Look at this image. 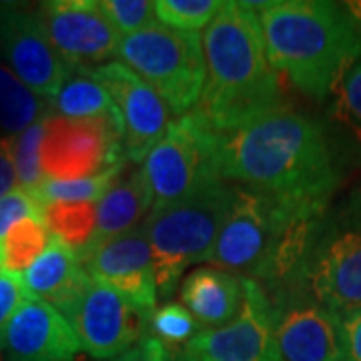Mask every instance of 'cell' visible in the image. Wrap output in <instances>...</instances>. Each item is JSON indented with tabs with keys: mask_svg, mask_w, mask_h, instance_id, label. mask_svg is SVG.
Here are the masks:
<instances>
[{
	"mask_svg": "<svg viewBox=\"0 0 361 361\" xmlns=\"http://www.w3.org/2000/svg\"><path fill=\"white\" fill-rule=\"evenodd\" d=\"M149 315L113 287L90 279L87 293L68 322L85 353L94 360L113 361L141 341Z\"/></svg>",
	"mask_w": 361,
	"mask_h": 361,
	"instance_id": "cell-12",
	"label": "cell"
},
{
	"mask_svg": "<svg viewBox=\"0 0 361 361\" xmlns=\"http://www.w3.org/2000/svg\"><path fill=\"white\" fill-rule=\"evenodd\" d=\"M269 361H345L341 317L310 297L273 301Z\"/></svg>",
	"mask_w": 361,
	"mask_h": 361,
	"instance_id": "cell-11",
	"label": "cell"
},
{
	"mask_svg": "<svg viewBox=\"0 0 361 361\" xmlns=\"http://www.w3.org/2000/svg\"><path fill=\"white\" fill-rule=\"evenodd\" d=\"M113 361H175V355L159 339L145 334L139 343Z\"/></svg>",
	"mask_w": 361,
	"mask_h": 361,
	"instance_id": "cell-33",
	"label": "cell"
},
{
	"mask_svg": "<svg viewBox=\"0 0 361 361\" xmlns=\"http://www.w3.org/2000/svg\"><path fill=\"white\" fill-rule=\"evenodd\" d=\"M201 42L207 75L197 109L217 133L281 106L279 73L269 63L257 13L247 2H223Z\"/></svg>",
	"mask_w": 361,
	"mask_h": 361,
	"instance_id": "cell-3",
	"label": "cell"
},
{
	"mask_svg": "<svg viewBox=\"0 0 361 361\" xmlns=\"http://www.w3.org/2000/svg\"><path fill=\"white\" fill-rule=\"evenodd\" d=\"M221 6V0H155L157 20L183 32H199L207 28Z\"/></svg>",
	"mask_w": 361,
	"mask_h": 361,
	"instance_id": "cell-27",
	"label": "cell"
},
{
	"mask_svg": "<svg viewBox=\"0 0 361 361\" xmlns=\"http://www.w3.org/2000/svg\"><path fill=\"white\" fill-rule=\"evenodd\" d=\"M219 163L225 180L271 195L311 217L329 207L339 183L319 123L283 104L219 133Z\"/></svg>",
	"mask_w": 361,
	"mask_h": 361,
	"instance_id": "cell-1",
	"label": "cell"
},
{
	"mask_svg": "<svg viewBox=\"0 0 361 361\" xmlns=\"http://www.w3.org/2000/svg\"><path fill=\"white\" fill-rule=\"evenodd\" d=\"M54 116L65 118H87V121H104L115 125L123 133L121 116L116 106L104 89L103 82L92 77L89 66H71L59 92L51 99Z\"/></svg>",
	"mask_w": 361,
	"mask_h": 361,
	"instance_id": "cell-21",
	"label": "cell"
},
{
	"mask_svg": "<svg viewBox=\"0 0 361 361\" xmlns=\"http://www.w3.org/2000/svg\"><path fill=\"white\" fill-rule=\"evenodd\" d=\"M245 279L239 315L219 329L201 331L175 353V361H269L273 301L253 279Z\"/></svg>",
	"mask_w": 361,
	"mask_h": 361,
	"instance_id": "cell-15",
	"label": "cell"
},
{
	"mask_svg": "<svg viewBox=\"0 0 361 361\" xmlns=\"http://www.w3.org/2000/svg\"><path fill=\"white\" fill-rule=\"evenodd\" d=\"M180 305L203 331L231 323L245 301V279L213 265L197 267L180 283Z\"/></svg>",
	"mask_w": 361,
	"mask_h": 361,
	"instance_id": "cell-19",
	"label": "cell"
},
{
	"mask_svg": "<svg viewBox=\"0 0 361 361\" xmlns=\"http://www.w3.org/2000/svg\"><path fill=\"white\" fill-rule=\"evenodd\" d=\"M348 11L351 13V16L355 18V23L361 28V0H355V2H345Z\"/></svg>",
	"mask_w": 361,
	"mask_h": 361,
	"instance_id": "cell-36",
	"label": "cell"
},
{
	"mask_svg": "<svg viewBox=\"0 0 361 361\" xmlns=\"http://www.w3.org/2000/svg\"><path fill=\"white\" fill-rule=\"evenodd\" d=\"M20 279L30 299L49 303L66 319H71L90 285V275L80 259L54 237L44 253L20 273Z\"/></svg>",
	"mask_w": 361,
	"mask_h": 361,
	"instance_id": "cell-18",
	"label": "cell"
},
{
	"mask_svg": "<svg viewBox=\"0 0 361 361\" xmlns=\"http://www.w3.org/2000/svg\"><path fill=\"white\" fill-rule=\"evenodd\" d=\"M39 16L54 51L71 66H101L116 56L121 35L99 0H51Z\"/></svg>",
	"mask_w": 361,
	"mask_h": 361,
	"instance_id": "cell-13",
	"label": "cell"
},
{
	"mask_svg": "<svg viewBox=\"0 0 361 361\" xmlns=\"http://www.w3.org/2000/svg\"><path fill=\"white\" fill-rule=\"evenodd\" d=\"M141 169L151 193V211L180 201L207 185L225 180L221 175L219 133L195 109L171 121Z\"/></svg>",
	"mask_w": 361,
	"mask_h": 361,
	"instance_id": "cell-8",
	"label": "cell"
},
{
	"mask_svg": "<svg viewBox=\"0 0 361 361\" xmlns=\"http://www.w3.org/2000/svg\"><path fill=\"white\" fill-rule=\"evenodd\" d=\"M116 56L155 90L173 115H187L201 103L207 71L199 32L149 26L123 37Z\"/></svg>",
	"mask_w": 361,
	"mask_h": 361,
	"instance_id": "cell-7",
	"label": "cell"
},
{
	"mask_svg": "<svg viewBox=\"0 0 361 361\" xmlns=\"http://www.w3.org/2000/svg\"><path fill=\"white\" fill-rule=\"evenodd\" d=\"M291 295L310 297L341 319L361 310V187L311 223Z\"/></svg>",
	"mask_w": 361,
	"mask_h": 361,
	"instance_id": "cell-5",
	"label": "cell"
},
{
	"mask_svg": "<svg viewBox=\"0 0 361 361\" xmlns=\"http://www.w3.org/2000/svg\"><path fill=\"white\" fill-rule=\"evenodd\" d=\"M42 221L51 237L68 247L80 259L97 233V205L94 203L44 205Z\"/></svg>",
	"mask_w": 361,
	"mask_h": 361,
	"instance_id": "cell-23",
	"label": "cell"
},
{
	"mask_svg": "<svg viewBox=\"0 0 361 361\" xmlns=\"http://www.w3.org/2000/svg\"><path fill=\"white\" fill-rule=\"evenodd\" d=\"M127 163L123 133L104 121L51 116L40 145L44 179L78 180Z\"/></svg>",
	"mask_w": 361,
	"mask_h": 361,
	"instance_id": "cell-9",
	"label": "cell"
},
{
	"mask_svg": "<svg viewBox=\"0 0 361 361\" xmlns=\"http://www.w3.org/2000/svg\"><path fill=\"white\" fill-rule=\"evenodd\" d=\"M259 16L273 68L315 101L361 61V28L345 4L327 0L247 2Z\"/></svg>",
	"mask_w": 361,
	"mask_h": 361,
	"instance_id": "cell-2",
	"label": "cell"
},
{
	"mask_svg": "<svg viewBox=\"0 0 361 361\" xmlns=\"http://www.w3.org/2000/svg\"><path fill=\"white\" fill-rule=\"evenodd\" d=\"M90 279L113 287L137 310L153 313L159 303L153 251L142 227L106 241L80 261Z\"/></svg>",
	"mask_w": 361,
	"mask_h": 361,
	"instance_id": "cell-16",
	"label": "cell"
},
{
	"mask_svg": "<svg viewBox=\"0 0 361 361\" xmlns=\"http://www.w3.org/2000/svg\"><path fill=\"white\" fill-rule=\"evenodd\" d=\"M0 59L26 87L49 101L71 68L54 51L39 11L18 2H0Z\"/></svg>",
	"mask_w": 361,
	"mask_h": 361,
	"instance_id": "cell-10",
	"label": "cell"
},
{
	"mask_svg": "<svg viewBox=\"0 0 361 361\" xmlns=\"http://www.w3.org/2000/svg\"><path fill=\"white\" fill-rule=\"evenodd\" d=\"M42 209L44 207L23 189H16L6 197H2L0 199V243L18 221L42 217Z\"/></svg>",
	"mask_w": 361,
	"mask_h": 361,
	"instance_id": "cell-31",
	"label": "cell"
},
{
	"mask_svg": "<svg viewBox=\"0 0 361 361\" xmlns=\"http://www.w3.org/2000/svg\"><path fill=\"white\" fill-rule=\"evenodd\" d=\"M106 18L113 23L121 37L141 32L149 26L159 25L155 2L151 0H99Z\"/></svg>",
	"mask_w": 361,
	"mask_h": 361,
	"instance_id": "cell-29",
	"label": "cell"
},
{
	"mask_svg": "<svg viewBox=\"0 0 361 361\" xmlns=\"http://www.w3.org/2000/svg\"><path fill=\"white\" fill-rule=\"evenodd\" d=\"M125 163L116 165L89 177V179L78 180H52L44 179L40 183V187L30 193L40 205H52V203H99V199L106 193V189L111 187V183L123 173Z\"/></svg>",
	"mask_w": 361,
	"mask_h": 361,
	"instance_id": "cell-25",
	"label": "cell"
},
{
	"mask_svg": "<svg viewBox=\"0 0 361 361\" xmlns=\"http://www.w3.org/2000/svg\"><path fill=\"white\" fill-rule=\"evenodd\" d=\"M8 361H77L82 351L71 322L52 305L26 299L0 341Z\"/></svg>",
	"mask_w": 361,
	"mask_h": 361,
	"instance_id": "cell-17",
	"label": "cell"
},
{
	"mask_svg": "<svg viewBox=\"0 0 361 361\" xmlns=\"http://www.w3.org/2000/svg\"><path fill=\"white\" fill-rule=\"evenodd\" d=\"M334 92H337V109L341 118L361 135V61L343 75Z\"/></svg>",
	"mask_w": 361,
	"mask_h": 361,
	"instance_id": "cell-30",
	"label": "cell"
},
{
	"mask_svg": "<svg viewBox=\"0 0 361 361\" xmlns=\"http://www.w3.org/2000/svg\"><path fill=\"white\" fill-rule=\"evenodd\" d=\"M51 116H54L51 101L26 87L11 68L0 65V127L16 137Z\"/></svg>",
	"mask_w": 361,
	"mask_h": 361,
	"instance_id": "cell-22",
	"label": "cell"
},
{
	"mask_svg": "<svg viewBox=\"0 0 361 361\" xmlns=\"http://www.w3.org/2000/svg\"><path fill=\"white\" fill-rule=\"evenodd\" d=\"M149 213L151 193L142 169H123V173L111 183L106 193L97 203V233L80 261L106 241L139 229L141 221L147 219Z\"/></svg>",
	"mask_w": 361,
	"mask_h": 361,
	"instance_id": "cell-20",
	"label": "cell"
},
{
	"mask_svg": "<svg viewBox=\"0 0 361 361\" xmlns=\"http://www.w3.org/2000/svg\"><path fill=\"white\" fill-rule=\"evenodd\" d=\"M51 233L42 217L18 221L0 243V269L23 273L44 253Z\"/></svg>",
	"mask_w": 361,
	"mask_h": 361,
	"instance_id": "cell-24",
	"label": "cell"
},
{
	"mask_svg": "<svg viewBox=\"0 0 361 361\" xmlns=\"http://www.w3.org/2000/svg\"><path fill=\"white\" fill-rule=\"evenodd\" d=\"M341 331L345 361H361V310L353 311L341 319Z\"/></svg>",
	"mask_w": 361,
	"mask_h": 361,
	"instance_id": "cell-35",
	"label": "cell"
},
{
	"mask_svg": "<svg viewBox=\"0 0 361 361\" xmlns=\"http://www.w3.org/2000/svg\"><path fill=\"white\" fill-rule=\"evenodd\" d=\"M26 299L30 297L26 293L20 275L0 269V341L6 331V325L11 323L14 313L23 307Z\"/></svg>",
	"mask_w": 361,
	"mask_h": 361,
	"instance_id": "cell-32",
	"label": "cell"
},
{
	"mask_svg": "<svg viewBox=\"0 0 361 361\" xmlns=\"http://www.w3.org/2000/svg\"><path fill=\"white\" fill-rule=\"evenodd\" d=\"M49 118L35 123L32 127L23 130L20 135L13 137L14 167L18 175V185L23 191L35 193L44 180L42 167H40V145L44 137V125Z\"/></svg>",
	"mask_w": 361,
	"mask_h": 361,
	"instance_id": "cell-28",
	"label": "cell"
},
{
	"mask_svg": "<svg viewBox=\"0 0 361 361\" xmlns=\"http://www.w3.org/2000/svg\"><path fill=\"white\" fill-rule=\"evenodd\" d=\"M92 77L109 90L123 125V151L133 163H142L171 125L165 101L137 73L121 61L92 66Z\"/></svg>",
	"mask_w": 361,
	"mask_h": 361,
	"instance_id": "cell-14",
	"label": "cell"
},
{
	"mask_svg": "<svg viewBox=\"0 0 361 361\" xmlns=\"http://www.w3.org/2000/svg\"><path fill=\"white\" fill-rule=\"evenodd\" d=\"M201 331L203 329L195 322L193 315L180 303H173V301L159 305L149 315V323H147V334L159 339L173 355L185 348Z\"/></svg>",
	"mask_w": 361,
	"mask_h": 361,
	"instance_id": "cell-26",
	"label": "cell"
},
{
	"mask_svg": "<svg viewBox=\"0 0 361 361\" xmlns=\"http://www.w3.org/2000/svg\"><path fill=\"white\" fill-rule=\"evenodd\" d=\"M231 197L233 185L217 180L180 201L153 209L142 221V231L153 251L159 301L171 299L189 265L209 261L227 219Z\"/></svg>",
	"mask_w": 361,
	"mask_h": 361,
	"instance_id": "cell-6",
	"label": "cell"
},
{
	"mask_svg": "<svg viewBox=\"0 0 361 361\" xmlns=\"http://www.w3.org/2000/svg\"><path fill=\"white\" fill-rule=\"evenodd\" d=\"M315 219L257 189L233 185L231 207L209 263L257 281L271 301L291 295Z\"/></svg>",
	"mask_w": 361,
	"mask_h": 361,
	"instance_id": "cell-4",
	"label": "cell"
},
{
	"mask_svg": "<svg viewBox=\"0 0 361 361\" xmlns=\"http://www.w3.org/2000/svg\"><path fill=\"white\" fill-rule=\"evenodd\" d=\"M16 185H18V175L14 167L13 137H4L0 139V199L16 191Z\"/></svg>",
	"mask_w": 361,
	"mask_h": 361,
	"instance_id": "cell-34",
	"label": "cell"
}]
</instances>
